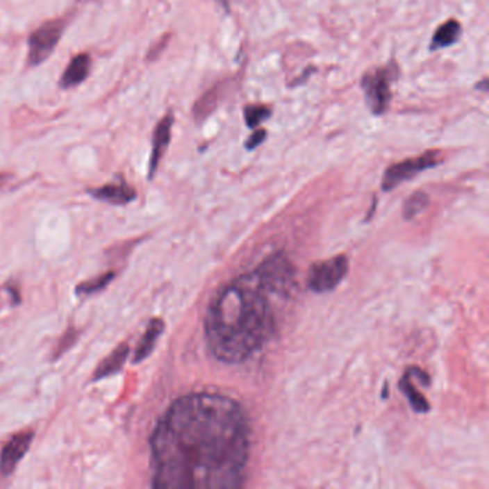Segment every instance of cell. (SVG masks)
I'll use <instances>...</instances> for the list:
<instances>
[{"mask_svg": "<svg viewBox=\"0 0 489 489\" xmlns=\"http://www.w3.org/2000/svg\"><path fill=\"white\" fill-rule=\"evenodd\" d=\"M151 449L155 488H240L250 454L247 416L227 396H183L158 422Z\"/></svg>", "mask_w": 489, "mask_h": 489, "instance_id": "6da1fadb", "label": "cell"}, {"mask_svg": "<svg viewBox=\"0 0 489 489\" xmlns=\"http://www.w3.org/2000/svg\"><path fill=\"white\" fill-rule=\"evenodd\" d=\"M293 287L295 267L280 251L222 288L206 319V339L215 358L238 363L260 350L276 330L277 303Z\"/></svg>", "mask_w": 489, "mask_h": 489, "instance_id": "7a4b0ae2", "label": "cell"}, {"mask_svg": "<svg viewBox=\"0 0 489 489\" xmlns=\"http://www.w3.org/2000/svg\"><path fill=\"white\" fill-rule=\"evenodd\" d=\"M399 68L395 62L367 71L360 86L365 94V102L373 115L381 117L389 109L392 101V83L397 79Z\"/></svg>", "mask_w": 489, "mask_h": 489, "instance_id": "3957f363", "label": "cell"}, {"mask_svg": "<svg viewBox=\"0 0 489 489\" xmlns=\"http://www.w3.org/2000/svg\"><path fill=\"white\" fill-rule=\"evenodd\" d=\"M66 26H68V19L56 17L43 22L29 35L26 56L28 68H36L51 58L66 31Z\"/></svg>", "mask_w": 489, "mask_h": 489, "instance_id": "277c9868", "label": "cell"}, {"mask_svg": "<svg viewBox=\"0 0 489 489\" xmlns=\"http://www.w3.org/2000/svg\"><path fill=\"white\" fill-rule=\"evenodd\" d=\"M440 161H442L440 152L436 149H429L425 154L419 155V157L408 158L402 163L393 164L383 174L382 190L390 191L402 183L412 180V178L416 176L417 174L439 165Z\"/></svg>", "mask_w": 489, "mask_h": 489, "instance_id": "5b68a950", "label": "cell"}, {"mask_svg": "<svg viewBox=\"0 0 489 489\" xmlns=\"http://www.w3.org/2000/svg\"><path fill=\"white\" fill-rule=\"evenodd\" d=\"M349 261L346 256H336L330 260L316 263L308 273V287L315 293H326L336 288L346 277Z\"/></svg>", "mask_w": 489, "mask_h": 489, "instance_id": "8992f818", "label": "cell"}, {"mask_svg": "<svg viewBox=\"0 0 489 489\" xmlns=\"http://www.w3.org/2000/svg\"><path fill=\"white\" fill-rule=\"evenodd\" d=\"M175 118L172 110L160 119V122L155 125L154 132H152V151H151V158H149V180L155 175L158 169V165L165 155V151L169 147L171 142V135H172V126H174Z\"/></svg>", "mask_w": 489, "mask_h": 489, "instance_id": "52a82bcc", "label": "cell"}, {"mask_svg": "<svg viewBox=\"0 0 489 489\" xmlns=\"http://www.w3.org/2000/svg\"><path fill=\"white\" fill-rule=\"evenodd\" d=\"M32 440H33L32 431L20 432L15 435L5 445L2 454H0V471L6 475L12 474L16 468V465L20 462V459L24 458L25 454L29 451Z\"/></svg>", "mask_w": 489, "mask_h": 489, "instance_id": "ba28073f", "label": "cell"}, {"mask_svg": "<svg viewBox=\"0 0 489 489\" xmlns=\"http://www.w3.org/2000/svg\"><path fill=\"white\" fill-rule=\"evenodd\" d=\"M92 68V58L86 52H81L75 55L68 66H66L60 79H59V86L62 89H71L75 88L81 83H83L89 74H91Z\"/></svg>", "mask_w": 489, "mask_h": 489, "instance_id": "9c48e42d", "label": "cell"}, {"mask_svg": "<svg viewBox=\"0 0 489 489\" xmlns=\"http://www.w3.org/2000/svg\"><path fill=\"white\" fill-rule=\"evenodd\" d=\"M89 194H91L97 199H101V201L115 204V206L128 204L137 198L135 190H133V187H131L124 180L105 184L99 188L89 190Z\"/></svg>", "mask_w": 489, "mask_h": 489, "instance_id": "30bf717a", "label": "cell"}, {"mask_svg": "<svg viewBox=\"0 0 489 489\" xmlns=\"http://www.w3.org/2000/svg\"><path fill=\"white\" fill-rule=\"evenodd\" d=\"M221 88H222V83H215L208 89L207 92H204L195 101L192 106V117L197 124H203L204 121H207L210 115L217 109L221 94H224Z\"/></svg>", "mask_w": 489, "mask_h": 489, "instance_id": "8fae6325", "label": "cell"}, {"mask_svg": "<svg viewBox=\"0 0 489 489\" xmlns=\"http://www.w3.org/2000/svg\"><path fill=\"white\" fill-rule=\"evenodd\" d=\"M461 35H462V26H461L459 22L455 19H449L436 29V32L431 40L429 49L438 51V49H443V48H449V47H452L454 43H456L459 40Z\"/></svg>", "mask_w": 489, "mask_h": 489, "instance_id": "7c38bea8", "label": "cell"}, {"mask_svg": "<svg viewBox=\"0 0 489 489\" xmlns=\"http://www.w3.org/2000/svg\"><path fill=\"white\" fill-rule=\"evenodd\" d=\"M164 327H165V324L161 319H152L149 322L147 331L144 333V336L141 338V342L137 346L135 356H133V363H140L145 358H148L151 351L154 350V346H155V343H157L158 338L163 335Z\"/></svg>", "mask_w": 489, "mask_h": 489, "instance_id": "4fadbf2b", "label": "cell"}, {"mask_svg": "<svg viewBox=\"0 0 489 489\" xmlns=\"http://www.w3.org/2000/svg\"><path fill=\"white\" fill-rule=\"evenodd\" d=\"M128 354H129V346L125 343L119 345L97 367V370L94 373V379L99 381V379H103V377H106V376H110V374H114L115 372H118L124 366Z\"/></svg>", "mask_w": 489, "mask_h": 489, "instance_id": "5bb4252c", "label": "cell"}, {"mask_svg": "<svg viewBox=\"0 0 489 489\" xmlns=\"http://www.w3.org/2000/svg\"><path fill=\"white\" fill-rule=\"evenodd\" d=\"M400 389H402L404 393L408 396V400H409L412 408H413L416 412L426 413V412L429 411L431 406H429V404H428V400L424 397V395H422L420 392H417V390L415 389L409 372L405 374L402 382H400Z\"/></svg>", "mask_w": 489, "mask_h": 489, "instance_id": "9a60e30c", "label": "cell"}, {"mask_svg": "<svg viewBox=\"0 0 489 489\" xmlns=\"http://www.w3.org/2000/svg\"><path fill=\"white\" fill-rule=\"evenodd\" d=\"M273 108L267 106V105H247L244 108V121H246V125L251 129L258 128L263 122H265L272 117Z\"/></svg>", "mask_w": 489, "mask_h": 489, "instance_id": "2e32d148", "label": "cell"}, {"mask_svg": "<svg viewBox=\"0 0 489 489\" xmlns=\"http://www.w3.org/2000/svg\"><path fill=\"white\" fill-rule=\"evenodd\" d=\"M429 204V197L424 191L413 192L404 204V217L413 218L415 215L420 214Z\"/></svg>", "mask_w": 489, "mask_h": 489, "instance_id": "e0dca14e", "label": "cell"}, {"mask_svg": "<svg viewBox=\"0 0 489 489\" xmlns=\"http://www.w3.org/2000/svg\"><path fill=\"white\" fill-rule=\"evenodd\" d=\"M114 276H115L114 273H108V274H102L101 277H98V279H95V280L82 283V284L78 287V293L91 295V293H94V292H98V290H101V288H103L110 280H113Z\"/></svg>", "mask_w": 489, "mask_h": 489, "instance_id": "ac0fdd59", "label": "cell"}, {"mask_svg": "<svg viewBox=\"0 0 489 489\" xmlns=\"http://www.w3.org/2000/svg\"><path fill=\"white\" fill-rule=\"evenodd\" d=\"M265 137H267V131L263 129V128H258L257 131H254L251 135L247 138L246 145H244V147H246V149H249V151H253V149H256L257 147H260L264 142Z\"/></svg>", "mask_w": 489, "mask_h": 489, "instance_id": "d6986e66", "label": "cell"}, {"mask_svg": "<svg viewBox=\"0 0 489 489\" xmlns=\"http://www.w3.org/2000/svg\"><path fill=\"white\" fill-rule=\"evenodd\" d=\"M168 39H169V38H164V40L161 39L158 44H155L154 48H151V49H149V53H148V56H147V59H148V60H155V59H157V58L161 55V52L164 51Z\"/></svg>", "mask_w": 489, "mask_h": 489, "instance_id": "ffe728a7", "label": "cell"}, {"mask_svg": "<svg viewBox=\"0 0 489 489\" xmlns=\"http://www.w3.org/2000/svg\"><path fill=\"white\" fill-rule=\"evenodd\" d=\"M486 85H488V82H486V79H483L481 85H479V83L476 85V88H482V89H483V92H486V91H488V88H486Z\"/></svg>", "mask_w": 489, "mask_h": 489, "instance_id": "44dd1931", "label": "cell"}, {"mask_svg": "<svg viewBox=\"0 0 489 489\" xmlns=\"http://www.w3.org/2000/svg\"><path fill=\"white\" fill-rule=\"evenodd\" d=\"M217 2H219L222 6L224 8H229V3H230V0H217Z\"/></svg>", "mask_w": 489, "mask_h": 489, "instance_id": "7402d4cb", "label": "cell"}, {"mask_svg": "<svg viewBox=\"0 0 489 489\" xmlns=\"http://www.w3.org/2000/svg\"><path fill=\"white\" fill-rule=\"evenodd\" d=\"M3 181H5V175H2V174H0V185H2V184H3Z\"/></svg>", "mask_w": 489, "mask_h": 489, "instance_id": "603a6c76", "label": "cell"}]
</instances>
